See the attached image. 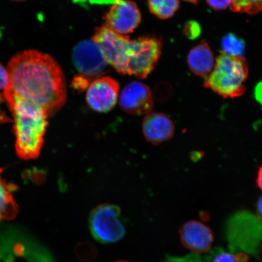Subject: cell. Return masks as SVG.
Returning a JSON list of instances; mask_svg holds the SVG:
<instances>
[{
	"mask_svg": "<svg viewBox=\"0 0 262 262\" xmlns=\"http://www.w3.org/2000/svg\"><path fill=\"white\" fill-rule=\"evenodd\" d=\"M10 89L38 104L48 115L57 112L67 101L63 71L50 55L28 50L15 55L8 65Z\"/></svg>",
	"mask_w": 262,
	"mask_h": 262,
	"instance_id": "6da1fadb",
	"label": "cell"
},
{
	"mask_svg": "<svg viewBox=\"0 0 262 262\" xmlns=\"http://www.w3.org/2000/svg\"><path fill=\"white\" fill-rule=\"evenodd\" d=\"M100 47L108 64L122 75L140 79L155 68L162 50L161 39L153 35L131 40L129 36L115 32L105 25L97 28L92 38Z\"/></svg>",
	"mask_w": 262,
	"mask_h": 262,
	"instance_id": "7a4b0ae2",
	"label": "cell"
},
{
	"mask_svg": "<svg viewBox=\"0 0 262 262\" xmlns=\"http://www.w3.org/2000/svg\"><path fill=\"white\" fill-rule=\"evenodd\" d=\"M4 96L14 120L15 149L21 159H33L40 154L49 115L43 108L18 96L10 88Z\"/></svg>",
	"mask_w": 262,
	"mask_h": 262,
	"instance_id": "3957f363",
	"label": "cell"
},
{
	"mask_svg": "<svg viewBox=\"0 0 262 262\" xmlns=\"http://www.w3.org/2000/svg\"><path fill=\"white\" fill-rule=\"evenodd\" d=\"M248 75V63L243 57L223 52L216 59L214 70L206 78L204 86L225 98L239 97L245 93Z\"/></svg>",
	"mask_w": 262,
	"mask_h": 262,
	"instance_id": "277c9868",
	"label": "cell"
},
{
	"mask_svg": "<svg viewBox=\"0 0 262 262\" xmlns=\"http://www.w3.org/2000/svg\"><path fill=\"white\" fill-rule=\"evenodd\" d=\"M120 217V209L116 205L104 204L96 206L89 217L91 234L101 244L119 242L126 234L125 227Z\"/></svg>",
	"mask_w": 262,
	"mask_h": 262,
	"instance_id": "5b68a950",
	"label": "cell"
},
{
	"mask_svg": "<svg viewBox=\"0 0 262 262\" xmlns=\"http://www.w3.org/2000/svg\"><path fill=\"white\" fill-rule=\"evenodd\" d=\"M73 60L79 73L78 76L85 78L90 83L104 76L110 67L100 47L93 40L81 41L75 46Z\"/></svg>",
	"mask_w": 262,
	"mask_h": 262,
	"instance_id": "8992f818",
	"label": "cell"
},
{
	"mask_svg": "<svg viewBox=\"0 0 262 262\" xmlns=\"http://www.w3.org/2000/svg\"><path fill=\"white\" fill-rule=\"evenodd\" d=\"M105 25L118 34L127 35L138 27L142 15L136 3L130 0H115L104 16Z\"/></svg>",
	"mask_w": 262,
	"mask_h": 262,
	"instance_id": "52a82bcc",
	"label": "cell"
},
{
	"mask_svg": "<svg viewBox=\"0 0 262 262\" xmlns=\"http://www.w3.org/2000/svg\"><path fill=\"white\" fill-rule=\"evenodd\" d=\"M120 86L113 78L103 76L91 82L86 92V102L97 113L110 112L116 105Z\"/></svg>",
	"mask_w": 262,
	"mask_h": 262,
	"instance_id": "ba28073f",
	"label": "cell"
},
{
	"mask_svg": "<svg viewBox=\"0 0 262 262\" xmlns=\"http://www.w3.org/2000/svg\"><path fill=\"white\" fill-rule=\"evenodd\" d=\"M122 110L133 116H143L152 113L154 100L151 91L142 82L134 81L126 85L119 96Z\"/></svg>",
	"mask_w": 262,
	"mask_h": 262,
	"instance_id": "9c48e42d",
	"label": "cell"
},
{
	"mask_svg": "<svg viewBox=\"0 0 262 262\" xmlns=\"http://www.w3.org/2000/svg\"><path fill=\"white\" fill-rule=\"evenodd\" d=\"M180 236L186 248L200 253L209 251L214 241L211 229L196 221H190L183 225L180 229Z\"/></svg>",
	"mask_w": 262,
	"mask_h": 262,
	"instance_id": "30bf717a",
	"label": "cell"
},
{
	"mask_svg": "<svg viewBox=\"0 0 262 262\" xmlns=\"http://www.w3.org/2000/svg\"><path fill=\"white\" fill-rule=\"evenodd\" d=\"M142 132L147 142L154 145H158L172 139L175 133V125L167 115L150 113L144 118Z\"/></svg>",
	"mask_w": 262,
	"mask_h": 262,
	"instance_id": "8fae6325",
	"label": "cell"
},
{
	"mask_svg": "<svg viewBox=\"0 0 262 262\" xmlns=\"http://www.w3.org/2000/svg\"><path fill=\"white\" fill-rule=\"evenodd\" d=\"M188 64L190 70L200 77H206L211 74L215 62L211 48L207 42H202L189 51Z\"/></svg>",
	"mask_w": 262,
	"mask_h": 262,
	"instance_id": "7c38bea8",
	"label": "cell"
},
{
	"mask_svg": "<svg viewBox=\"0 0 262 262\" xmlns=\"http://www.w3.org/2000/svg\"><path fill=\"white\" fill-rule=\"evenodd\" d=\"M2 171L0 169V222L12 220L18 212V206L13 196L16 186L3 178Z\"/></svg>",
	"mask_w": 262,
	"mask_h": 262,
	"instance_id": "4fadbf2b",
	"label": "cell"
},
{
	"mask_svg": "<svg viewBox=\"0 0 262 262\" xmlns=\"http://www.w3.org/2000/svg\"><path fill=\"white\" fill-rule=\"evenodd\" d=\"M147 3L150 12L162 19L172 17L180 7L179 0H148Z\"/></svg>",
	"mask_w": 262,
	"mask_h": 262,
	"instance_id": "5bb4252c",
	"label": "cell"
},
{
	"mask_svg": "<svg viewBox=\"0 0 262 262\" xmlns=\"http://www.w3.org/2000/svg\"><path fill=\"white\" fill-rule=\"evenodd\" d=\"M222 47L225 54L232 56L243 57L245 42L234 34L226 35L222 41Z\"/></svg>",
	"mask_w": 262,
	"mask_h": 262,
	"instance_id": "9a60e30c",
	"label": "cell"
},
{
	"mask_svg": "<svg viewBox=\"0 0 262 262\" xmlns=\"http://www.w3.org/2000/svg\"><path fill=\"white\" fill-rule=\"evenodd\" d=\"M232 11L254 15L262 12V0H232Z\"/></svg>",
	"mask_w": 262,
	"mask_h": 262,
	"instance_id": "2e32d148",
	"label": "cell"
},
{
	"mask_svg": "<svg viewBox=\"0 0 262 262\" xmlns=\"http://www.w3.org/2000/svg\"><path fill=\"white\" fill-rule=\"evenodd\" d=\"M10 87V78L7 70L0 63V90H7Z\"/></svg>",
	"mask_w": 262,
	"mask_h": 262,
	"instance_id": "e0dca14e",
	"label": "cell"
},
{
	"mask_svg": "<svg viewBox=\"0 0 262 262\" xmlns=\"http://www.w3.org/2000/svg\"><path fill=\"white\" fill-rule=\"evenodd\" d=\"M208 4L216 11L225 10L231 6L232 0H206Z\"/></svg>",
	"mask_w": 262,
	"mask_h": 262,
	"instance_id": "ac0fdd59",
	"label": "cell"
},
{
	"mask_svg": "<svg viewBox=\"0 0 262 262\" xmlns=\"http://www.w3.org/2000/svg\"><path fill=\"white\" fill-rule=\"evenodd\" d=\"M212 262H238V261L237 257L235 255L228 253H222L217 255Z\"/></svg>",
	"mask_w": 262,
	"mask_h": 262,
	"instance_id": "d6986e66",
	"label": "cell"
},
{
	"mask_svg": "<svg viewBox=\"0 0 262 262\" xmlns=\"http://www.w3.org/2000/svg\"><path fill=\"white\" fill-rule=\"evenodd\" d=\"M255 95L256 99L262 104V81L257 84L255 88Z\"/></svg>",
	"mask_w": 262,
	"mask_h": 262,
	"instance_id": "ffe728a7",
	"label": "cell"
},
{
	"mask_svg": "<svg viewBox=\"0 0 262 262\" xmlns=\"http://www.w3.org/2000/svg\"><path fill=\"white\" fill-rule=\"evenodd\" d=\"M257 185L258 188L262 191V166L258 169L257 172Z\"/></svg>",
	"mask_w": 262,
	"mask_h": 262,
	"instance_id": "44dd1931",
	"label": "cell"
},
{
	"mask_svg": "<svg viewBox=\"0 0 262 262\" xmlns=\"http://www.w3.org/2000/svg\"><path fill=\"white\" fill-rule=\"evenodd\" d=\"M257 209L258 217H259L260 220L262 221V196L260 199L258 200Z\"/></svg>",
	"mask_w": 262,
	"mask_h": 262,
	"instance_id": "7402d4cb",
	"label": "cell"
},
{
	"mask_svg": "<svg viewBox=\"0 0 262 262\" xmlns=\"http://www.w3.org/2000/svg\"><path fill=\"white\" fill-rule=\"evenodd\" d=\"M183 1L188 2L192 3H194V4H196V3L198 2L199 0H183Z\"/></svg>",
	"mask_w": 262,
	"mask_h": 262,
	"instance_id": "603a6c76",
	"label": "cell"
},
{
	"mask_svg": "<svg viewBox=\"0 0 262 262\" xmlns=\"http://www.w3.org/2000/svg\"><path fill=\"white\" fill-rule=\"evenodd\" d=\"M12 1L22 2H25V1H26V0H12Z\"/></svg>",
	"mask_w": 262,
	"mask_h": 262,
	"instance_id": "cb8c5ba5",
	"label": "cell"
},
{
	"mask_svg": "<svg viewBox=\"0 0 262 262\" xmlns=\"http://www.w3.org/2000/svg\"><path fill=\"white\" fill-rule=\"evenodd\" d=\"M117 262H129V261H117Z\"/></svg>",
	"mask_w": 262,
	"mask_h": 262,
	"instance_id": "d4e9b609",
	"label": "cell"
}]
</instances>
